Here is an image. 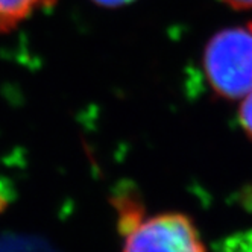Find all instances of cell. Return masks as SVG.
Segmentation results:
<instances>
[{
  "label": "cell",
  "mask_w": 252,
  "mask_h": 252,
  "mask_svg": "<svg viewBox=\"0 0 252 252\" xmlns=\"http://www.w3.org/2000/svg\"><path fill=\"white\" fill-rule=\"evenodd\" d=\"M202 65L218 96L234 100L252 93V26L228 28L211 37Z\"/></svg>",
  "instance_id": "cell-1"
},
{
  "label": "cell",
  "mask_w": 252,
  "mask_h": 252,
  "mask_svg": "<svg viewBox=\"0 0 252 252\" xmlns=\"http://www.w3.org/2000/svg\"><path fill=\"white\" fill-rule=\"evenodd\" d=\"M120 229L125 234L122 252H207L196 225L183 213L141 214Z\"/></svg>",
  "instance_id": "cell-2"
},
{
  "label": "cell",
  "mask_w": 252,
  "mask_h": 252,
  "mask_svg": "<svg viewBox=\"0 0 252 252\" xmlns=\"http://www.w3.org/2000/svg\"><path fill=\"white\" fill-rule=\"evenodd\" d=\"M49 2L52 0H0V32L12 29Z\"/></svg>",
  "instance_id": "cell-3"
},
{
  "label": "cell",
  "mask_w": 252,
  "mask_h": 252,
  "mask_svg": "<svg viewBox=\"0 0 252 252\" xmlns=\"http://www.w3.org/2000/svg\"><path fill=\"white\" fill-rule=\"evenodd\" d=\"M216 252H252V229L229 234L216 245Z\"/></svg>",
  "instance_id": "cell-4"
},
{
  "label": "cell",
  "mask_w": 252,
  "mask_h": 252,
  "mask_svg": "<svg viewBox=\"0 0 252 252\" xmlns=\"http://www.w3.org/2000/svg\"><path fill=\"white\" fill-rule=\"evenodd\" d=\"M239 122L242 129L252 138V93L242 99L239 108Z\"/></svg>",
  "instance_id": "cell-5"
},
{
  "label": "cell",
  "mask_w": 252,
  "mask_h": 252,
  "mask_svg": "<svg viewBox=\"0 0 252 252\" xmlns=\"http://www.w3.org/2000/svg\"><path fill=\"white\" fill-rule=\"evenodd\" d=\"M94 3L103 6V8H119V6H123V5H128L134 0H93Z\"/></svg>",
  "instance_id": "cell-6"
},
{
  "label": "cell",
  "mask_w": 252,
  "mask_h": 252,
  "mask_svg": "<svg viewBox=\"0 0 252 252\" xmlns=\"http://www.w3.org/2000/svg\"><path fill=\"white\" fill-rule=\"evenodd\" d=\"M222 2L236 9H252V0H222Z\"/></svg>",
  "instance_id": "cell-7"
}]
</instances>
